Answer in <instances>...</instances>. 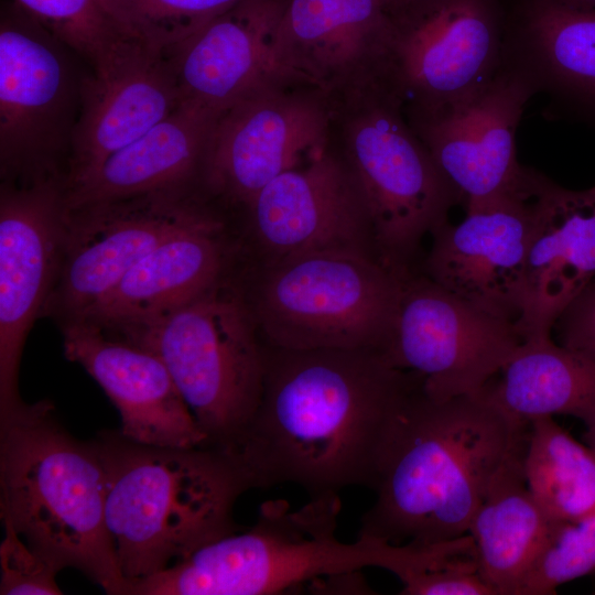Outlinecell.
<instances>
[{"label":"cell","mask_w":595,"mask_h":595,"mask_svg":"<svg viewBox=\"0 0 595 595\" xmlns=\"http://www.w3.org/2000/svg\"><path fill=\"white\" fill-rule=\"evenodd\" d=\"M218 115L190 102L65 186L69 208L194 184Z\"/></svg>","instance_id":"24"},{"label":"cell","mask_w":595,"mask_h":595,"mask_svg":"<svg viewBox=\"0 0 595 595\" xmlns=\"http://www.w3.org/2000/svg\"><path fill=\"white\" fill-rule=\"evenodd\" d=\"M94 72L106 69L137 40L115 19L105 0H13Z\"/></svg>","instance_id":"29"},{"label":"cell","mask_w":595,"mask_h":595,"mask_svg":"<svg viewBox=\"0 0 595 595\" xmlns=\"http://www.w3.org/2000/svg\"><path fill=\"white\" fill-rule=\"evenodd\" d=\"M595 573V510L550 520L540 552L516 595H549L567 582Z\"/></svg>","instance_id":"31"},{"label":"cell","mask_w":595,"mask_h":595,"mask_svg":"<svg viewBox=\"0 0 595 595\" xmlns=\"http://www.w3.org/2000/svg\"><path fill=\"white\" fill-rule=\"evenodd\" d=\"M64 45L13 3L0 22V171L2 178L60 173L80 108Z\"/></svg>","instance_id":"12"},{"label":"cell","mask_w":595,"mask_h":595,"mask_svg":"<svg viewBox=\"0 0 595 595\" xmlns=\"http://www.w3.org/2000/svg\"><path fill=\"white\" fill-rule=\"evenodd\" d=\"M107 472L95 440L75 437L55 405L24 400L0 415V518L61 571L109 595L123 577L106 521Z\"/></svg>","instance_id":"3"},{"label":"cell","mask_w":595,"mask_h":595,"mask_svg":"<svg viewBox=\"0 0 595 595\" xmlns=\"http://www.w3.org/2000/svg\"><path fill=\"white\" fill-rule=\"evenodd\" d=\"M504 61L545 91L595 122V8L562 0H530L505 39Z\"/></svg>","instance_id":"25"},{"label":"cell","mask_w":595,"mask_h":595,"mask_svg":"<svg viewBox=\"0 0 595 595\" xmlns=\"http://www.w3.org/2000/svg\"><path fill=\"white\" fill-rule=\"evenodd\" d=\"M0 543L1 595H61V570L33 550L7 521Z\"/></svg>","instance_id":"32"},{"label":"cell","mask_w":595,"mask_h":595,"mask_svg":"<svg viewBox=\"0 0 595 595\" xmlns=\"http://www.w3.org/2000/svg\"><path fill=\"white\" fill-rule=\"evenodd\" d=\"M337 493L310 497L298 509L266 500L248 529L213 540L163 571L131 581L126 595H271L365 567L389 570L393 544L337 538Z\"/></svg>","instance_id":"5"},{"label":"cell","mask_w":595,"mask_h":595,"mask_svg":"<svg viewBox=\"0 0 595 595\" xmlns=\"http://www.w3.org/2000/svg\"><path fill=\"white\" fill-rule=\"evenodd\" d=\"M392 26L383 0H285L278 78L316 90L336 113L392 90Z\"/></svg>","instance_id":"13"},{"label":"cell","mask_w":595,"mask_h":595,"mask_svg":"<svg viewBox=\"0 0 595 595\" xmlns=\"http://www.w3.org/2000/svg\"><path fill=\"white\" fill-rule=\"evenodd\" d=\"M419 385L377 349L264 346L258 408L234 451L252 488L310 497L372 489L392 423Z\"/></svg>","instance_id":"1"},{"label":"cell","mask_w":595,"mask_h":595,"mask_svg":"<svg viewBox=\"0 0 595 595\" xmlns=\"http://www.w3.org/2000/svg\"><path fill=\"white\" fill-rule=\"evenodd\" d=\"M213 214L194 184L68 207L44 315L61 325L84 318L147 253Z\"/></svg>","instance_id":"9"},{"label":"cell","mask_w":595,"mask_h":595,"mask_svg":"<svg viewBox=\"0 0 595 595\" xmlns=\"http://www.w3.org/2000/svg\"><path fill=\"white\" fill-rule=\"evenodd\" d=\"M537 93L523 72L504 61L470 97L437 111L408 115L466 209L529 192L531 169L517 160L516 132Z\"/></svg>","instance_id":"16"},{"label":"cell","mask_w":595,"mask_h":595,"mask_svg":"<svg viewBox=\"0 0 595 595\" xmlns=\"http://www.w3.org/2000/svg\"><path fill=\"white\" fill-rule=\"evenodd\" d=\"M181 104L164 52L132 44L101 72L82 82L80 108L65 167L69 185L137 140Z\"/></svg>","instance_id":"21"},{"label":"cell","mask_w":595,"mask_h":595,"mask_svg":"<svg viewBox=\"0 0 595 595\" xmlns=\"http://www.w3.org/2000/svg\"><path fill=\"white\" fill-rule=\"evenodd\" d=\"M223 280L147 325L110 335L154 353L205 444L234 452L261 398L264 346L250 303Z\"/></svg>","instance_id":"6"},{"label":"cell","mask_w":595,"mask_h":595,"mask_svg":"<svg viewBox=\"0 0 595 595\" xmlns=\"http://www.w3.org/2000/svg\"><path fill=\"white\" fill-rule=\"evenodd\" d=\"M67 212L63 174L1 180L0 414L23 401V347L55 285Z\"/></svg>","instance_id":"15"},{"label":"cell","mask_w":595,"mask_h":595,"mask_svg":"<svg viewBox=\"0 0 595 595\" xmlns=\"http://www.w3.org/2000/svg\"><path fill=\"white\" fill-rule=\"evenodd\" d=\"M528 428L482 390L436 400L419 383L392 423L358 536L404 544L467 533Z\"/></svg>","instance_id":"2"},{"label":"cell","mask_w":595,"mask_h":595,"mask_svg":"<svg viewBox=\"0 0 595 595\" xmlns=\"http://www.w3.org/2000/svg\"><path fill=\"white\" fill-rule=\"evenodd\" d=\"M61 327L65 357L82 366L115 404L125 437L155 446L206 443L167 368L154 353L87 321Z\"/></svg>","instance_id":"20"},{"label":"cell","mask_w":595,"mask_h":595,"mask_svg":"<svg viewBox=\"0 0 595 595\" xmlns=\"http://www.w3.org/2000/svg\"><path fill=\"white\" fill-rule=\"evenodd\" d=\"M407 272L375 253H306L268 263L250 305L267 345L381 351Z\"/></svg>","instance_id":"7"},{"label":"cell","mask_w":595,"mask_h":595,"mask_svg":"<svg viewBox=\"0 0 595 595\" xmlns=\"http://www.w3.org/2000/svg\"><path fill=\"white\" fill-rule=\"evenodd\" d=\"M528 487L549 520L595 510V454L552 416L529 421L523 458Z\"/></svg>","instance_id":"28"},{"label":"cell","mask_w":595,"mask_h":595,"mask_svg":"<svg viewBox=\"0 0 595 595\" xmlns=\"http://www.w3.org/2000/svg\"><path fill=\"white\" fill-rule=\"evenodd\" d=\"M336 112L316 90L268 82L218 117L202 180L209 192L246 206L280 174L327 149Z\"/></svg>","instance_id":"14"},{"label":"cell","mask_w":595,"mask_h":595,"mask_svg":"<svg viewBox=\"0 0 595 595\" xmlns=\"http://www.w3.org/2000/svg\"><path fill=\"white\" fill-rule=\"evenodd\" d=\"M571 6L584 9H594L595 0H562Z\"/></svg>","instance_id":"34"},{"label":"cell","mask_w":595,"mask_h":595,"mask_svg":"<svg viewBox=\"0 0 595 595\" xmlns=\"http://www.w3.org/2000/svg\"><path fill=\"white\" fill-rule=\"evenodd\" d=\"M585 440H586L587 446L595 454V425L587 429V431L585 433Z\"/></svg>","instance_id":"35"},{"label":"cell","mask_w":595,"mask_h":595,"mask_svg":"<svg viewBox=\"0 0 595 595\" xmlns=\"http://www.w3.org/2000/svg\"><path fill=\"white\" fill-rule=\"evenodd\" d=\"M528 431L497 472L468 524L482 577L494 595H516L549 527L524 476Z\"/></svg>","instance_id":"26"},{"label":"cell","mask_w":595,"mask_h":595,"mask_svg":"<svg viewBox=\"0 0 595 595\" xmlns=\"http://www.w3.org/2000/svg\"><path fill=\"white\" fill-rule=\"evenodd\" d=\"M554 326L561 345L595 359V283L567 306Z\"/></svg>","instance_id":"33"},{"label":"cell","mask_w":595,"mask_h":595,"mask_svg":"<svg viewBox=\"0 0 595 595\" xmlns=\"http://www.w3.org/2000/svg\"><path fill=\"white\" fill-rule=\"evenodd\" d=\"M225 224L213 214L139 260L84 318L109 334L133 329L181 307L223 280Z\"/></svg>","instance_id":"23"},{"label":"cell","mask_w":595,"mask_h":595,"mask_svg":"<svg viewBox=\"0 0 595 595\" xmlns=\"http://www.w3.org/2000/svg\"><path fill=\"white\" fill-rule=\"evenodd\" d=\"M480 390L509 415L529 422L566 414L595 425V359L555 344L551 336L523 339Z\"/></svg>","instance_id":"27"},{"label":"cell","mask_w":595,"mask_h":595,"mask_svg":"<svg viewBox=\"0 0 595 595\" xmlns=\"http://www.w3.org/2000/svg\"><path fill=\"white\" fill-rule=\"evenodd\" d=\"M532 219L522 310V339L549 337L567 306L595 283V185L563 187L531 169Z\"/></svg>","instance_id":"19"},{"label":"cell","mask_w":595,"mask_h":595,"mask_svg":"<svg viewBox=\"0 0 595 595\" xmlns=\"http://www.w3.org/2000/svg\"><path fill=\"white\" fill-rule=\"evenodd\" d=\"M388 90L344 110L345 160L363 195L378 257L399 271L448 221L461 196Z\"/></svg>","instance_id":"8"},{"label":"cell","mask_w":595,"mask_h":595,"mask_svg":"<svg viewBox=\"0 0 595 595\" xmlns=\"http://www.w3.org/2000/svg\"><path fill=\"white\" fill-rule=\"evenodd\" d=\"M522 340L515 322L408 271L381 353L392 367L412 374L426 396L445 400L479 391Z\"/></svg>","instance_id":"10"},{"label":"cell","mask_w":595,"mask_h":595,"mask_svg":"<svg viewBox=\"0 0 595 595\" xmlns=\"http://www.w3.org/2000/svg\"><path fill=\"white\" fill-rule=\"evenodd\" d=\"M532 219L530 190L466 209L432 232L423 274L477 309L517 322Z\"/></svg>","instance_id":"18"},{"label":"cell","mask_w":595,"mask_h":595,"mask_svg":"<svg viewBox=\"0 0 595 595\" xmlns=\"http://www.w3.org/2000/svg\"><path fill=\"white\" fill-rule=\"evenodd\" d=\"M409 0H383L386 7L388 10L392 9V8H396L400 4H403L404 2H407Z\"/></svg>","instance_id":"36"},{"label":"cell","mask_w":595,"mask_h":595,"mask_svg":"<svg viewBox=\"0 0 595 595\" xmlns=\"http://www.w3.org/2000/svg\"><path fill=\"white\" fill-rule=\"evenodd\" d=\"M246 207L270 263L320 251L376 252L355 176L328 148L272 180Z\"/></svg>","instance_id":"17"},{"label":"cell","mask_w":595,"mask_h":595,"mask_svg":"<svg viewBox=\"0 0 595 595\" xmlns=\"http://www.w3.org/2000/svg\"><path fill=\"white\" fill-rule=\"evenodd\" d=\"M240 0H105L132 39L166 52Z\"/></svg>","instance_id":"30"},{"label":"cell","mask_w":595,"mask_h":595,"mask_svg":"<svg viewBox=\"0 0 595 595\" xmlns=\"http://www.w3.org/2000/svg\"><path fill=\"white\" fill-rule=\"evenodd\" d=\"M95 441L107 472V527L127 583L240 530L234 508L252 486L234 452L147 445L120 431Z\"/></svg>","instance_id":"4"},{"label":"cell","mask_w":595,"mask_h":595,"mask_svg":"<svg viewBox=\"0 0 595 595\" xmlns=\"http://www.w3.org/2000/svg\"><path fill=\"white\" fill-rule=\"evenodd\" d=\"M388 11L391 86L408 115L461 102L502 65L506 35L495 0H409Z\"/></svg>","instance_id":"11"},{"label":"cell","mask_w":595,"mask_h":595,"mask_svg":"<svg viewBox=\"0 0 595 595\" xmlns=\"http://www.w3.org/2000/svg\"><path fill=\"white\" fill-rule=\"evenodd\" d=\"M285 0H240L165 52L181 96L218 116L278 78L273 62Z\"/></svg>","instance_id":"22"}]
</instances>
